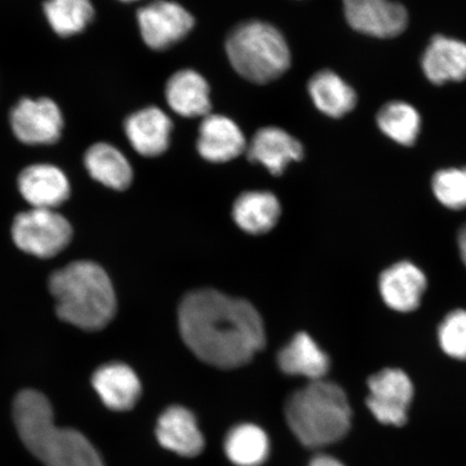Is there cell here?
I'll list each match as a JSON object with an SVG mask.
<instances>
[{
    "label": "cell",
    "mask_w": 466,
    "mask_h": 466,
    "mask_svg": "<svg viewBox=\"0 0 466 466\" xmlns=\"http://www.w3.org/2000/svg\"><path fill=\"white\" fill-rule=\"evenodd\" d=\"M178 324L192 353L218 369L248 364L266 343L264 322L255 307L215 289H198L185 296Z\"/></svg>",
    "instance_id": "cell-1"
},
{
    "label": "cell",
    "mask_w": 466,
    "mask_h": 466,
    "mask_svg": "<svg viewBox=\"0 0 466 466\" xmlns=\"http://www.w3.org/2000/svg\"><path fill=\"white\" fill-rule=\"evenodd\" d=\"M49 289L57 317L86 331L101 330L112 322L116 299L112 281L96 262H72L52 273Z\"/></svg>",
    "instance_id": "cell-3"
},
{
    "label": "cell",
    "mask_w": 466,
    "mask_h": 466,
    "mask_svg": "<svg viewBox=\"0 0 466 466\" xmlns=\"http://www.w3.org/2000/svg\"><path fill=\"white\" fill-rule=\"evenodd\" d=\"M377 124L379 129L395 143L412 146L421 130V116L410 104L394 101L379 110Z\"/></svg>",
    "instance_id": "cell-25"
},
{
    "label": "cell",
    "mask_w": 466,
    "mask_h": 466,
    "mask_svg": "<svg viewBox=\"0 0 466 466\" xmlns=\"http://www.w3.org/2000/svg\"><path fill=\"white\" fill-rule=\"evenodd\" d=\"M173 124L162 109L146 107L125 122V132L134 150L144 157L165 154L171 143Z\"/></svg>",
    "instance_id": "cell-15"
},
{
    "label": "cell",
    "mask_w": 466,
    "mask_h": 466,
    "mask_svg": "<svg viewBox=\"0 0 466 466\" xmlns=\"http://www.w3.org/2000/svg\"><path fill=\"white\" fill-rule=\"evenodd\" d=\"M206 78L194 69H182L171 76L166 86V100L175 114L197 118L211 114L212 102Z\"/></svg>",
    "instance_id": "cell-18"
},
{
    "label": "cell",
    "mask_w": 466,
    "mask_h": 466,
    "mask_svg": "<svg viewBox=\"0 0 466 466\" xmlns=\"http://www.w3.org/2000/svg\"><path fill=\"white\" fill-rule=\"evenodd\" d=\"M284 374L301 376L310 381L322 380L329 370V358L306 333L297 334L278 355Z\"/></svg>",
    "instance_id": "cell-20"
},
{
    "label": "cell",
    "mask_w": 466,
    "mask_h": 466,
    "mask_svg": "<svg viewBox=\"0 0 466 466\" xmlns=\"http://www.w3.org/2000/svg\"><path fill=\"white\" fill-rule=\"evenodd\" d=\"M227 56L235 71L258 85L272 83L289 71L287 39L269 23L252 20L232 29L226 40Z\"/></svg>",
    "instance_id": "cell-5"
},
{
    "label": "cell",
    "mask_w": 466,
    "mask_h": 466,
    "mask_svg": "<svg viewBox=\"0 0 466 466\" xmlns=\"http://www.w3.org/2000/svg\"><path fill=\"white\" fill-rule=\"evenodd\" d=\"M458 244L460 254H461L462 260L466 266V224L460 229L458 237Z\"/></svg>",
    "instance_id": "cell-30"
},
{
    "label": "cell",
    "mask_w": 466,
    "mask_h": 466,
    "mask_svg": "<svg viewBox=\"0 0 466 466\" xmlns=\"http://www.w3.org/2000/svg\"><path fill=\"white\" fill-rule=\"evenodd\" d=\"M15 136L27 145H51L61 138L64 119L61 109L50 98H23L10 114Z\"/></svg>",
    "instance_id": "cell-9"
},
{
    "label": "cell",
    "mask_w": 466,
    "mask_h": 466,
    "mask_svg": "<svg viewBox=\"0 0 466 466\" xmlns=\"http://www.w3.org/2000/svg\"><path fill=\"white\" fill-rule=\"evenodd\" d=\"M285 418L296 439L316 450L335 444L348 434L352 410L345 391L322 379L310 381L289 396Z\"/></svg>",
    "instance_id": "cell-4"
},
{
    "label": "cell",
    "mask_w": 466,
    "mask_h": 466,
    "mask_svg": "<svg viewBox=\"0 0 466 466\" xmlns=\"http://www.w3.org/2000/svg\"><path fill=\"white\" fill-rule=\"evenodd\" d=\"M11 235L23 252L39 258H51L71 243L73 228L55 209L32 208L16 215Z\"/></svg>",
    "instance_id": "cell-6"
},
{
    "label": "cell",
    "mask_w": 466,
    "mask_h": 466,
    "mask_svg": "<svg viewBox=\"0 0 466 466\" xmlns=\"http://www.w3.org/2000/svg\"><path fill=\"white\" fill-rule=\"evenodd\" d=\"M379 289L388 307L399 312H410L420 305L427 278L411 262L400 261L381 273Z\"/></svg>",
    "instance_id": "cell-16"
},
{
    "label": "cell",
    "mask_w": 466,
    "mask_h": 466,
    "mask_svg": "<svg viewBox=\"0 0 466 466\" xmlns=\"http://www.w3.org/2000/svg\"><path fill=\"white\" fill-rule=\"evenodd\" d=\"M309 466H345L343 465L339 460H337L334 457L328 456V454H318L317 457H314L311 460L310 464Z\"/></svg>",
    "instance_id": "cell-29"
},
{
    "label": "cell",
    "mask_w": 466,
    "mask_h": 466,
    "mask_svg": "<svg viewBox=\"0 0 466 466\" xmlns=\"http://www.w3.org/2000/svg\"><path fill=\"white\" fill-rule=\"evenodd\" d=\"M225 452L237 466H260L269 457V437L258 425L238 424L226 436Z\"/></svg>",
    "instance_id": "cell-24"
},
{
    "label": "cell",
    "mask_w": 466,
    "mask_h": 466,
    "mask_svg": "<svg viewBox=\"0 0 466 466\" xmlns=\"http://www.w3.org/2000/svg\"><path fill=\"white\" fill-rule=\"evenodd\" d=\"M367 406L379 422L400 427L413 398V386L403 370L387 369L369 379Z\"/></svg>",
    "instance_id": "cell-8"
},
{
    "label": "cell",
    "mask_w": 466,
    "mask_h": 466,
    "mask_svg": "<svg viewBox=\"0 0 466 466\" xmlns=\"http://www.w3.org/2000/svg\"><path fill=\"white\" fill-rule=\"evenodd\" d=\"M87 172L96 182L115 190H126L133 180L131 163L120 150L106 143L91 146L85 156Z\"/></svg>",
    "instance_id": "cell-22"
},
{
    "label": "cell",
    "mask_w": 466,
    "mask_h": 466,
    "mask_svg": "<svg viewBox=\"0 0 466 466\" xmlns=\"http://www.w3.org/2000/svg\"><path fill=\"white\" fill-rule=\"evenodd\" d=\"M434 195L442 206L451 209L466 208V167L445 168L432 179Z\"/></svg>",
    "instance_id": "cell-27"
},
{
    "label": "cell",
    "mask_w": 466,
    "mask_h": 466,
    "mask_svg": "<svg viewBox=\"0 0 466 466\" xmlns=\"http://www.w3.org/2000/svg\"><path fill=\"white\" fill-rule=\"evenodd\" d=\"M121 2L132 3V2H137V0H121Z\"/></svg>",
    "instance_id": "cell-31"
},
{
    "label": "cell",
    "mask_w": 466,
    "mask_h": 466,
    "mask_svg": "<svg viewBox=\"0 0 466 466\" xmlns=\"http://www.w3.org/2000/svg\"><path fill=\"white\" fill-rule=\"evenodd\" d=\"M247 138L235 121L223 115L204 116L197 149L204 160L224 163L236 159L247 150Z\"/></svg>",
    "instance_id": "cell-11"
},
{
    "label": "cell",
    "mask_w": 466,
    "mask_h": 466,
    "mask_svg": "<svg viewBox=\"0 0 466 466\" xmlns=\"http://www.w3.org/2000/svg\"><path fill=\"white\" fill-rule=\"evenodd\" d=\"M309 95L320 113L341 118L357 105V93L339 75L331 71L319 72L308 85Z\"/></svg>",
    "instance_id": "cell-23"
},
{
    "label": "cell",
    "mask_w": 466,
    "mask_h": 466,
    "mask_svg": "<svg viewBox=\"0 0 466 466\" xmlns=\"http://www.w3.org/2000/svg\"><path fill=\"white\" fill-rule=\"evenodd\" d=\"M92 386L105 406L114 411L131 410L142 394V384L130 366L105 364L92 377Z\"/></svg>",
    "instance_id": "cell-17"
},
{
    "label": "cell",
    "mask_w": 466,
    "mask_h": 466,
    "mask_svg": "<svg viewBox=\"0 0 466 466\" xmlns=\"http://www.w3.org/2000/svg\"><path fill=\"white\" fill-rule=\"evenodd\" d=\"M422 69L434 85L466 79V44L446 36L431 40L422 57Z\"/></svg>",
    "instance_id": "cell-19"
},
{
    "label": "cell",
    "mask_w": 466,
    "mask_h": 466,
    "mask_svg": "<svg viewBox=\"0 0 466 466\" xmlns=\"http://www.w3.org/2000/svg\"><path fill=\"white\" fill-rule=\"evenodd\" d=\"M440 343L450 357L466 360V311H453L442 320L439 330Z\"/></svg>",
    "instance_id": "cell-28"
},
{
    "label": "cell",
    "mask_w": 466,
    "mask_h": 466,
    "mask_svg": "<svg viewBox=\"0 0 466 466\" xmlns=\"http://www.w3.org/2000/svg\"><path fill=\"white\" fill-rule=\"evenodd\" d=\"M250 162L265 167L275 177L283 174L291 162L304 157L299 139L277 127H267L256 132L247 147Z\"/></svg>",
    "instance_id": "cell-13"
},
{
    "label": "cell",
    "mask_w": 466,
    "mask_h": 466,
    "mask_svg": "<svg viewBox=\"0 0 466 466\" xmlns=\"http://www.w3.org/2000/svg\"><path fill=\"white\" fill-rule=\"evenodd\" d=\"M233 219L250 235H264L275 227L281 215V204L269 191H248L233 204Z\"/></svg>",
    "instance_id": "cell-21"
},
{
    "label": "cell",
    "mask_w": 466,
    "mask_h": 466,
    "mask_svg": "<svg viewBox=\"0 0 466 466\" xmlns=\"http://www.w3.org/2000/svg\"><path fill=\"white\" fill-rule=\"evenodd\" d=\"M17 185L22 197L33 208L55 209L71 196L66 175L51 165L27 167L21 172Z\"/></svg>",
    "instance_id": "cell-14"
},
{
    "label": "cell",
    "mask_w": 466,
    "mask_h": 466,
    "mask_svg": "<svg viewBox=\"0 0 466 466\" xmlns=\"http://www.w3.org/2000/svg\"><path fill=\"white\" fill-rule=\"evenodd\" d=\"M342 3L349 25L369 36L394 38L407 27L406 8L392 0H342Z\"/></svg>",
    "instance_id": "cell-10"
},
{
    "label": "cell",
    "mask_w": 466,
    "mask_h": 466,
    "mask_svg": "<svg viewBox=\"0 0 466 466\" xmlns=\"http://www.w3.org/2000/svg\"><path fill=\"white\" fill-rule=\"evenodd\" d=\"M156 436L163 448L185 458L199 456L206 445L194 413L183 406H171L162 412Z\"/></svg>",
    "instance_id": "cell-12"
},
{
    "label": "cell",
    "mask_w": 466,
    "mask_h": 466,
    "mask_svg": "<svg viewBox=\"0 0 466 466\" xmlns=\"http://www.w3.org/2000/svg\"><path fill=\"white\" fill-rule=\"evenodd\" d=\"M13 415L23 444L45 466H105L84 434L56 427L49 400L36 390L15 396Z\"/></svg>",
    "instance_id": "cell-2"
},
{
    "label": "cell",
    "mask_w": 466,
    "mask_h": 466,
    "mask_svg": "<svg viewBox=\"0 0 466 466\" xmlns=\"http://www.w3.org/2000/svg\"><path fill=\"white\" fill-rule=\"evenodd\" d=\"M44 9L51 27L62 37L84 32L95 17L90 0H46Z\"/></svg>",
    "instance_id": "cell-26"
},
{
    "label": "cell",
    "mask_w": 466,
    "mask_h": 466,
    "mask_svg": "<svg viewBox=\"0 0 466 466\" xmlns=\"http://www.w3.org/2000/svg\"><path fill=\"white\" fill-rule=\"evenodd\" d=\"M139 32L146 46L156 51L170 49L195 27L189 11L170 0H155L137 11Z\"/></svg>",
    "instance_id": "cell-7"
}]
</instances>
